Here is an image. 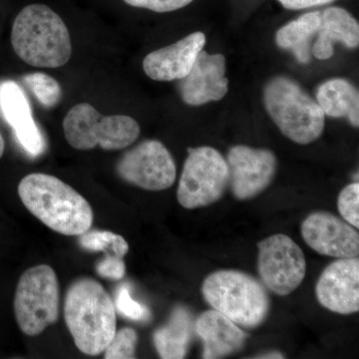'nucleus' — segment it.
<instances>
[{
	"label": "nucleus",
	"mask_w": 359,
	"mask_h": 359,
	"mask_svg": "<svg viewBox=\"0 0 359 359\" xmlns=\"http://www.w3.org/2000/svg\"><path fill=\"white\" fill-rule=\"evenodd\" d=\"M18 195L33 216L61 235H82L93 224L88 201L51 175H27L18 185Z\"/></svg>",
	"instance_id": "nucleus-1"
},
{
	"label": "nucleus",
	"mask_w": 359,
	"mask_h": 359,
	"mask_svg": "<svg viewBox=\"0 0 359 359\" xmlns=\"http://www.w3.org/2000/svg\"><path fill=\"white\" fill-rule=\"evenodd\" d=\"M65 318L75 346L87 355H100L114 337V302L93 278H79L70 285L65 295Z\"/></svg>",
	"instance_id": "nucleus-2"
},
{
	"label": "nucleus",
	"mask_w": 359,
	"mask_h": 359,
	"mask_svg": "<svg viewBox=\"0 0 359 359\" xmlns=\"http://www.w3.org/2000/svg\"><path fill=\"white\" fill-rule=\"evenodd\" d=\"M11 44L18 57L34 67H61L72 54L67 26L44 4H32L18 13L11 32Z\"/></svg>",
	"instance_id": "nucleus-3"
},
{
	"label": "nucleus",
	"mask_w": 359,
	"mask_h": 359,
	"mask_svg": "<svg viewBox=\"0 0 359 359\" xmlns=\"http://www.w3.org/2000/svg\"><path fill=\"white\" fill-rule=\"evenodd\" d=\"M201 292L212 309L238 327L254 330L268 318L271 302L266 287L243 271H215L205 278Z\"/></svg>",
	"instance_id": "nucleus-4"
},
{
	"label": "nucleus",
	"mask_w": 359,
	"mask_h": 359,
	"mask_svg": "<svg viewBox=\"0 0 359 359\" xmlns=\"http://www.w3.org/2000/svg\"><path fill=\"white\" fill-rule=\"evenodd\" d=\"M264 99L271 119L290 140L308 145L323 134L325 113L294 80L273 78L264 88Z\"/></svg>",
	"instance_id": "nucleus-5"
},
{
	"label": "nucleus",
	"mask_w": 359,
	"mask_h": 359,
	"mask_svg": "<svg viewBox=\"0 0 359 359\" xmlns=\"http://www.w3.org/2000/svg\"><path fill=\"white\" fill-rule=\"evenodd\" d=\"M66 140L77 150H121L140 135V126L127 115L103 116L88 103L71 108L63 121Z\"/></svg>",
	"instance_id": "nucleus-6"
},
{
	"label": "nucleus",
	"mask_w": 359,
	"mask_h": 359,
	"mask_svg": "<svg viewBox=\"0 0 359 359\" xmlns=\"http://www.w3.org/2000/svg\"><path fill=\"white\" fill-rule=\"evenodd\" d=\"M59 283L51 266L39 264L20 276L14 297L18 327L28 337H36L59 318Z\"/></svg>",
	"instance_id": "nucleus-7"
},
{
	"label": "nucleus",
	"mask_w": 359,
	"mask_h": 359,
	"mask_svg": "<svg viewBox=\"0 0 359 359\" xmlns=\"http://www.w3.org/2000/svg\"><path fill=\"white\" fill-rule=\"evenodd\" d=\"M228 187V164L218 150L207 146L189 149L177 191L182 207L195 210L215 204Z\"/></svg>",
	"instance_id": "nucleus-8"
},
{
	"label": "nucleus",
	"mask_w": 359,
	"mask_h": 359,
	"mask_svg": "<svg viewBox=\"0 0 359 359\" xmlns=\"http://www.w3.org/2000/svg\"><path fill=\"white\" fill-rule=\"evenodd\" d=\"M257 271L264 287L285 297L304 282L306 261L299 245L289 236L278 233L257 244Z\"/></svg>",
	"instance_id": "nucleus-9"
},
{
	"label": "nucleus",
	"mask_w": 359,
	"mask_h": 359,
	"mask_svg": "<svg viewBox=\"0 0 359 359\" xmlns=\"http://www.w3.org/2000/svg\"><path fill=\"white\" fill-rule=\"evenodd\" d=\"M117 172L127 183L148 191H163L174 185L177 168L168 149L157 140L142 142L124 154Z\"/></svg>",
	"instance_id": "nucleus-10"
},
{
	"label": "nucleus",
	"mask_w": 359,
	"mask_h": 359,
	"mask_svg": "<svg viewBox=\"0 0 359 359\" xmlns=\"http://www.w3.org/2000/svg\"><path fill=\"white\" fill-rule=\"evenodd\" d=\"M229 187L236 199L256 198L275 179L278 161L271 151L245 145L233 146L226 156Z\"/></svg>",
	"instance_id": "nucleus-11"
},
{
	"label": "nucleus",
	"mask_w": 359,
	"mask_h": 359,
	"mask_svg": "<svg viewBox=\"0 0 359 359\" xmlns=\"http://www.w3.org/2000/svg\"><path fill=\"white\" fill-rule=\"evenodd\" d=\"M304 242L323 256L346 259L359 255L358 229L328 212H314L302 224Z\"/></svg>",
	"instance_id": "nucleus-12"
},
{
	"label": "nucleus",
	"mask_w": 359,
	"mask_h": 359,
	"mask_svg": "<svg viewBox=\"0 0 359 359\" xmlns=\"http://www.w3.org/2000/svg\"><path fill=\"white\" fill-rule=\"evenodd\" d=\"M316 294L321 306L332 313H358V257L339 259L328 264L316 283Z\"/></svg>",
	"instance_id": "nucleus-13"
},
{
	"label": "nucleus",
	"mask_w": 359,
	"mask_h": 359,
	"mask_svg": "<svg viewBox=\"0 0 359 359\" xmlns=\"http://www.w3.org/2000/svg\"><path fill=\"white\" fill-rule=\"evenodd\" d=\"M0 112L13 129L21 148L32 157L43 154L46 142L32 116L29 101L22 88L13 81L0 84Z\"/></svg>",
	"instance_id": "nucleus-14"
},
{
	"label": "nucleus",
	"mask_w": 359,
	"mask_h": 359,
	"mask_svg": "<svg viewBox=\"0 0 359 359\" xmlns=\"http://www.w3.org/2000/svg\"><path fill=\"white\" fill-rule=\"evenodd\" d=\"M224 74V55L201 51L190 73L181 79L182 98L192 106L221 100L228 93L229 80Z\"/></svg>",
	"instance_id": "nucleus-15"
},
{
	"label": "nucleus",
	"mask_w": 359,
	"mask_h": 359,
	"mask_svg": "<svg viewBox=\"0 0 359 359\" xmlns=\"http://www.w3.org/2000/svg\"><path fill=\"white\" fill-rule=\"evenodd\" d=\"M205 44L204 33L194 32L176 43L151 52L143 61L146 75L155 81H174L190 73Z\"/></svg>",
	"instance_id": "nucleus-16"
},
{
	"label": "nucleus",
	"mask_w": 359,
	"mask_h": 359,
	"mask_svg": "<svg viewBox=\"0 0 359 359\" xmlns=\"http://www.w3.org/2000/svg\"><path fill=\"white\" fill-rule=\"evenodd\" d=\"M196 334L204 344L203 358H226L244 348L247 334L224 314L210 309L201 313L194 325Z\"/></svg>",
	"instance_id": "nucleus-17"
},
{
	"label": "nucleus",
	"mask_w": 359,
	"mask_h": 359,
	"mask_svg": "<svg viewBox=\"0 0 359 359\" xmlns=\"http://www.w3.org/2000/svg\"><path fill=\"white\" fill-rule=\"evenodd\" d=\"M318 33L313 53L320 60H327L334 56L335 43L340 42L348 48H356L359 44L358 20L341 7H330L321 13Z\"/></svg>",
	"instance_id": "nucleus-18"
},
{
	"label": "nucleus",
	"mask_w": 359,
	"mask_h": 359,
	"mask_svg": "<svg viewBox=\"0 0 359 359\" xmlns=\"http://www.w3.org/2000/svg\"><path fill=\"white\" fill-rule=\"evenodd\" d=\"M192 316L188 309L183 306L175 309L167 325L158 328L153 335L160 358H185L192 339Z\"/></svg>",
	"instance_id": "nucleus-19"
},
{
	"label": "nucleus",
	"mask_w": 359,
	"mask_h": 359,
	"mask_svg": "<svg viewBox=\"0 0 359 359\" xmlns=\"http://www.w3.org/2000/svg\"><path fill=\"white\" fill-rule=\"evenodd\" d=\"M316 102L325 115L348 118L354 127L359 126L358 90L347 80H328L318 87Z\"/></svg>",
	"instance_id": "nucleus-20"
},
{
	"label": "nucleus",
	"mask_w": 359,
	"mask_h": 359,
	"mask_svg": "<svg viewBox=\"0 0 359 359\" xmlns=\"http://www.w3.org/2000/svg\"><path fill=\"white\" fill-rule=\"evenodd\" d=\"M320 23L321 11L304 14L276 32V44L280 48L292 51L299 62L306 65L311 59L309 43L320 29Z\"/></svg>",
	"instance_id": "nucleus-21"
},
{
	"label": "nucleus",
	"mask_w": 359,
	"mask_h": 359,
	"mask_svg": "<svg viewBox=\"0 0 359 359\" xmlns=\"http://www.w3.org/2000/svg\"><path fill=\"white\" fill-rule=\"evenodd\" d=\"M79 244L89 252H102L106 257H123L129 252V245L121 235L108 231L88 230L79 236Z\"/></svg>",
	"instance_id": "nucleus-22"
},
{
	"label": "nucleus",
	"mask_w": 359,
	"mask_h": 359,
	"mask_svg": "<svg viewBox=\"0 0 359 359\" xmlns=\"http://www.w3.org/2000/svg\"><path fill=\"white\" fill-rule=\"evenodd\" d=\"M25 84L44 107H54L60 101L62 91L57 80L45 73H32L25 77Z\"/></svg>",
	"instance_id": "nucleus-23"
},
{
	"label": "nucleus",
	"mask_w": 359,
	"mask_h": 359,
	"mask_svg": "<svg viewBox=\"0 0 359 359\" xmlns=\"http://www.w3.org/2000/svg\"><path fill=\"white\" fill-rule=\"evenodd\" d=\"M138 335L133 328L124 327L117 332L105 349L104 358L106 359L135 358Z\"/></svg>",
	"instance_id": "nucleus-24"
},
{
	"label": "nucleus",
	"mask_w": 359,
	"mask_h": 359,
	"mask_svg": "<svg viewBox=\"0 0 359 359\" xmlns=\"http://www.w3.org/2000/svg\"><path fill=\"white\" fill-rule=\"evenodd\" d=\"M114 304L115 309L129 320L148 321L151 318V311L147 306L134 301L127 285H123L118 289Z\"/></svg>",
	"instance_id": "nucleus-25"
},
{
	"label": "nucleus",
	"mask_w": 359,
	"mask_h": 359,
	"mask_svg": "<svg viewBox=\"0 0 359 359\" xmlns=\"http://www.w3.org/2000/svg\"><path fill=\"white\" fill-rule=\"evenodd\" d=\"M340 216L354 228H359V184L354 182L340 192L337 199Z\"/></svg>",
	"instance_id": "nucleus-26"
},
{
	"label": "nucleus",
	"mask_w": 359,
	"mask_h": 359,
	"mask_svg": "<svg viewBox=\"0 0 359 359\" xmlns=\"http://www.w3.org/2000/svg\"><path fill=\"white\" fill-rule=\"evenodd\" d=\"M134 7L149 9L155 13H171L190 4L193 0H124Z\"/></svg>",
	"instance_id": "nucleus-27"
},
{
	"label": "nucleus",
	"mask_w": 359,
	"mask_h": 359,
	"mask_svg": "<svg viewBox=\"0 0 359 359\" xmlns=\"http://www.w3.org/2000/svg\"><path fill=\"white\" fill-rule=\"evenodd\" d=\"M96 271L102 278L118 280L124 278L126 266L123 257H105L97 264Z\"/></svg>",
	"instance_id": "nucleus-28"
},
{
	"label": "nucleus",
	"mask_w": 359,
	"mask_h": 359,
	"mask_svg": "<svg viewBox=\"0 0 359 359\" xmlns=\"http://www.w3.org/2000/svg\"><path fill=\"white\" fill-rule=\"evenodd\" d=\"M285 8L290 11L309 8V7L325 6L334 0H278Z\"/></svg>",
	"instance_id": "nucleus-29"
},
{
	"label": "nucleus",
	"mask_w": 359,
	"mask_h": 359,
	"mask_svg": "<svg viewBox=\"0 0 359 359\" xmlns=\"http://www.w3.org/2000/svg\"><path fill=\"white\" fill-rule=\"evenodd\" d=\"M256 358L282 359L285 358V355L283 353H278V351H271V353L261 354V355L257 356Z\"/></svg>",
	"instance_id": "nucleus-30"
},
{
	"label": "nucleus",
	"mask_w": 359,
	"mask_h": 359,
	"mask_svg": "<svg viewBox=\"0 0 359 359\" xmlns=\"http://www.w3.org/2000/svg\"><path fill=\"white\" fill-rule=\"evenodd\" d=\"M4 138H2V135L0 134V158L2 157V155H4Z\"/></svg>",
	"instance_id": "nucleus-31"
}]
</instances>
